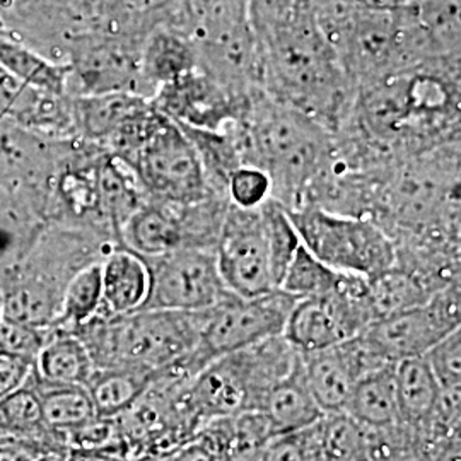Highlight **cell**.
<instances>
[{"label":"cell","mask_w":461,"mask_h":461,"mask_svg":"<svg viewBox=\"0 0 461 461\" xmlns=\"http://www.w3.org/2000/svg\"><path fill=\"white\" fill-rule=\"evenodd\" d=\"M373 321L367 279L344 274L339 287L329 294L297 299L282 337L297 352L306 354L348 340Z\"/></svg>","instance_id":"13"},{"label":"cell","mask_w":461,"mask_h":461,"mask_svg":"<svg viewBox=\"0 0 461 461\" xmlns=\"http://www.w3.org/2000/svg\"><path fill=\"white\" fill-rule=\"evenodd\" d=\"M460 280H455L428 303L379 318L364 330L363 335L390 363L422 357L460 329Z\"/></svg>","instance_id":"16"},{"label":"cell","mask_w":461,"mask_h":461,"mask_svg":"<svg viewBox=\"0 0 461 461\" xmlns=\"http://www.w3.org/2000/svg\"><path fill=\"white\" fill-rule=\"evenodd\" d=\"M4 445H19L14 438H11V436H7V434H4V432H0V446ZM23 446V445H21Z\"/></svg>","instance_id":"43"},{"label":"cell","mask_w":461,"mask_h":461,"mask_svg":"<svg viewBox=\"0 0 461 461\" xmlns=\"http://www.w3.org/2000/svg\"><path fill=\"white\" fill-rule=\"evenodd\" d=\"M33 366V361L28 359L0 356V398L21 388L30 378Z\"/></svg>","instance_id":"42"},{"label":"cell","mask_w":461,"mask_h":461,"mask_svg":"<svg viewBox=\"0 0 461 461\" xmlns=\"http://www.w3.org/2000/svg\"><path fill=\"white\" fill-rule=\"evenodd\" d=\"M116 245L95 230L47 224L19 262L0 270V316L33 329H51L68 282Z\"/></svg>","instance_id":"5"},{"label":"cell","mask_w":461,"mask_h":461,"mask_svg":"<svg viewBox=\"0 0 461 461\" xmlns=\"http://www.w3.org/2000/svg\"><path fill=\"white\" fill-rule=\"evenodd\" d=\"M215 260L222 282L238 296L279 289L260 207L240 209L230 203L215 243Z\"/></svg>","instance_id":"17"},{"label":"cell","mask_w":461,"mask_h":461,"mask_svg":"<svg viewBox=\"0 0 461 461\" xmlns=\"http://www.w3.org/2000/svg\"><path fill=\"white\" fill-rule=\"evenodd\" d=\"M120 161L132 169L150 200L190 203L215 194L207 185L190 139L163 113L140 146Z\"/></svg>","instance_id":"12"},{"label":"cell","mask_w":461,"mask_h":461,"mask_svg":"<svg viewBox=\"0 0 461 461\" xmlns=\"http://www.w3.org/2000/svg\"><path fill=\"white\" fill-rule=\"evenodd\" d=\"M260 412L276 436L310 428L325 415L306 383L301 356L296 366L270 388Z\"/></svg>","instance_id":"25"},{"label":"cell","mask_w":461,"mask_h":461,"mask_svg":"<svg viewBox=\"0 0 461 461\" xmlns=\"http://www.w3.org/2000/svg\"><path fill=\"white\" fill-rule=\"evenodd\" d=\"M296 301L282 289L253 297L238 296L230 291L207 310L197 346L176 363L161 369L159 376L190 381L222 356L279 337Z\"/></svg>","instance_id":"9"},{"label":"cell","mask_w":461,"mask_h":461,"mask_svg":"<svg viewBox=\"0 0 461 461\" xmlns=\"http://www.w3.org/2000/svg\"><path fill=\"white\" fill-rule=\"evenodd\" d=\"M460 140L381 166L367 219L395 249L460 253Z\"/></svg>","instance_id":"3"},{"label":"cell","mask_w":461,"mask_h":461,"mask_svg":"<svg viewBox=\"0 0 461 461\" xmlns=\"http://www.w3.org/2000/svg\"><path fill=\"white\" fill-rule=\"evenodd\" d=\"M439 445L402 424L376 432L371 461H432Z\"/></svg>","instance_id":"38"},{"label":"cell","mask_w":461,"mask_h":461,"mask_svg":"<svg viewBox=\"0 0 461 461\" xmlns=\"http://www.w3.org/2000/svg\"><path fill=\"white\" fill-rule=\"evenodd\" d=\"M258 96L247 98L238 95L197 67L180 79L161 86L150 103L158 112L182 127L224 131L240 122Z\"/></svg>","instance_id":"18"},{"label":"cell","mask_w":461,"mask_h":461,"mask_svg":"<svg viewBox=\"0 0 461 461\" xmlns=\"http://www.w3.org/2000/svg\"><path fill=\"white\" fill-rule=\"evenodd\" d=\"M28 383L38 395L47 428L59 436L62 445L67 432L83 428L84 424L98 417L93 400L83 384L50 383L40 378L34 373V367Z\"/></svg>","instance_id":"28"},{"label":"cell","mask_w":461,"mask_h":461,"mask_svg":"<svg viewBox=\"0 0 461 461\" xmlns=\"http://www.w3.org/2000/svg\"><path fill=\"white\" fill-rule=\"evenodd\" d=\"M257 461H323L320 420L303 430L274 436Z\"/></svg>","instance_id":"39"},{"label":"cell","mask_w":461,"mask_h":461,"mask_svg":"<svg viewBox=\"0 0 461 461\" xmlns=\"http://www.w3.org/2000/svg\"><path fill=\"white\" fill-rule=\"evenodd\" d=\"M165 21L190 41L200 70L247 98L264 93L249 0H173Z\"/></svg>","instance_id":"6"},{"label":"cell","mask_w":461,"mask_h":461,"mask_svg":"<svg viewBox=\"0 0 461 461\" xmlns=\"http://www.w3.org/2000/svg\"><path fill=\"white\" fill-rule=\"evenodd\" d=\"M443 395L460 398L461 330H455L424 354Z\"/></svg>","instance_id":"40"},{"label":"cell","mask_w":461,"mask_h":461,"mask_svg":"<svg viewBox=\"0 0 461 461\" xmlns=\"http://www.w3.org/2000/svg\"><path fill=\"white\" fill-rule=\"evenodd\" d=\"M0 67L21 83L45 91L68 93L67 64L51 60L4 32H0Z\"/></svg>","instance_id":"29"},{"label":"cell","mask_w":461,"mask_h":461,"mask_svg":"<svg viewBox=\"0 0 461 461\" xmlns=\"http://www.w3.org/2000/svg\"><path fill=\"white\" fill-rule=\"evenodd\" d=\"M303 247L330 268L373 279L395 265V245L369 219L304 205L287 211Z\"/></svg>","instance_id":"10"},{"label":"cell","mask_w":461,"mask_h":461,"mask_svg":"<svg viewBox=\"0 0 461 461\" xmlns=\"http://www.w3.org/2000/svg\"><path fill=\"white\" fill-rule=\"evenodd\" d=\"M34 373L50 383L83 384L95 373V363L81 339L70 330L51 327L34 359Z\"/></svg>","instance_id":"27"},{"label":"cell","mask_w":461,"mask_h":461,"mask_svg":"<svg viewBox=\"0 0 461 461\" xmlns=\"http://www.w3.org/2000/svg\"><path fill=\"white\" fill-rule=\"evenodd\" d=\"M178 127L195 148L209 188L219 195L228 197L230 176L240 166H243L240 144L230 125L224 131H202L182 125Z\"/></svg>","instance_id":"32"},{"label":"cell","mask_w":461,"mask_h":461,"mask_svg":"<svg viewBox=\"0 0 461 461\" xmlns=\"http://www.w3.org/2000/svg\"><path fill=\"white\" fill-rule=\"evenodd\" d=\"M367 287L375 321L420 306L438 293L420 276L396 264L376 277L367 279Z\"/></svg>","instance_id":"31"},{"label":"cell","mask_w":461,"mask_h":461,"mask_svg":"<svg viewBox=\"0 0 461 461\" xmlns=\"http://www.w3.org/2000/svg\"><path fill=\"white\" fill-rule=\"evenodd\" d=\"M260 212L264 217L274 274H276V279L280 287L282 277L291 264L297 248L301 245V238L289 217V212L280 205L279 202H276L272 198L267 200L260 207Z\"/></svg>","instance_id":"37"},{"label":"cell","mask_w":461,"mask_h":461,"mask_svg":"<svg viewBox=\"0 0 461 461\" xmlns=\"http://www.w3.org/2000/svg\"><path fill=\"white\" fill-rule=\"evenodd\" d=\"M149 101L131 93L74 96L76 135L106 150L118 132Z\"/></svg>","instance_id":"24"},{"label":"cell","mask_w":461,"mask_h":461,"mask_svg":"<svg viewBox=\"0 0 461 461\" xmlns=\"http://www.w3.org/2000/svg\"><path fill=\"white\" fill-rule=\"evenodd\" d=\"M101 314L139 312L149 294L148 265L129 248L116 245L101 260Z\"/></svg>","instance_id":"22"},{"label":"cell","mask_w":461,"mask_h":461,"mask_svg":"<svg viewBox=\"0 0 461 461\" xmlns=\"http://www.w3.org/2000/svg\"><path fill=\"white\" fill-rule=\"evenodd\" d=\"M60 144L0 118V188L30 205L43 222Z\"/></svg>","instance_id":"19"},{"label":"cell","mask_w":461,"mask_h":461,"mask_svg":"<svg viewBox=\"0 0 461 461\" xmlns=\"http://www.w3.org/2000/svg\"><path fill=\"white\" fill-rule=\"evenodd\" d=\"M460 60H436L356 91L335 139L367 161H393L460 140Z\"/></svg>","instance_id":"1"},{"label":"cell","mask_w":461,"mask_h":461,"mask_svg":"<svg viewBox=\"0 0 461 461\" xmlns=\"http://www.w3.org/2000/svg\"><path fill=\"white\" fill-rule=\"evenodd\" d=\"M272 198V182L257 166H240L230 176L228 200L240 209H258Z\"/></svg>","instance_id":"41"},{"label":"cell","mask_w":461,"mask_h":461,"mask_svg":"<svg viewBox=\"0 0 461 461\" xmlns=\"http://www.w3.org/2000/svg\"><path fill=\"white\" fill-rule=\"evenodd\" d=\"M101 262L87 265L67 285L60 313L53 327L76 330L101 310Z\"/></svg>","instance_id":"36"},{"label":"cell","mask_w":461,"mask_h":461,"mask_svg":"<svg viewBox=\"0 0 461 461\" xmlns=\"http://www.w3.org/2000/svg\"><path fill=\"white\" fill-rule=\"evenodd\" d=\"M146 34L91 33L72 40L64 53L68 93L72 96L131 93L148 98L140 74Z\"/></svg>","instance_id":"14"},{"label":"cell","mask_w":461,"mask_h":461,"mask_svg":"<svg viewBox=\"0 0 461 461\" xmlns=\"http://www.w3.org/2000/svg\"><path fill=\"white\" fill-rule=\"evenodd\" d=\"M0 118L49 140L76 139L74 98L17 81L0 67Z\"/></svg>","instance_id":"20"},{"label":"cell","mask_w":461,"mask_h":461,"mask_svg":"<svg viewBox=\"0 0 461 461\" xmlns=\"http://www.w3.org/2000/svg\"><path fill=\"white\" fill-rule=\"evenodd\" d=\"M375 436V430L346 412L325 413L320 419L323 461H371Z\"/></svg>","instance_id":"34"},{"label":"cell","mask_w":461,"mask_h":461,"mask_svg":"<svg viewBox=\"0 0 461 461\" xmlns=\"http://www.w3.org/2000/svg\"><path fill=\"white\" fill-rule=\"evenodd\" d=\"M306 383L323 413L344 412L354 384L364 376L363 361L348 339L337 346L301 354Z\"/></svg>","instance_id":"21"},{"label":"cell","mask_w":461,"mask_h":461,"mask_svg":"<svg viewBox=\"0 0 461 461\" xmlns=\"http://www.w3.org/2000/svg\"><path fill=\"white\" fill-rule=\"evenodd\" d=\"M197 55L178 30L161 19L149 30L140 51V74L148 98L165 86L197 68Z\"/></svg>","instance_id":"23"},{"label":"cell","mask_w":461,"mask_h":461,"mask_svg":"<svg viewBox=\"0 0 461 461\" xmlns=\"http://www.w3.org/2000/svg\"><path fill=\"white\" fill-rule=\"evenodd\" d=\"M45 226L30 205L0 188V270L19 262Z\"/></svg>","instance_id":"33"},{"label":"cell","mask_w":461,"mask_h":461,"mask_svg":"<svg viewBox=\"0 0 461 461\" xmlns=\"http://www.w3.org/2000/svg\"><path fill=\"white\" fill-rule=\"evenodd\" d=\"M203 312L139 310L129 314L98 313L74 331L96 369H137L156 375L197 346Z\"/></svg>","instance_id":"7"},{"label":"cell","mask_w":461,"mask_h":461,"mask_svg":"<svg viewBox=\"0 0 461 461\" xmlns=\"http://www.w3.org/2000/svg\"><path fill=\"white\" fill-rule=\"evenodd\" d=\"M230 129L243 165L257 166L268 175L272 200L285 211L312 203L335 156L333 133L265 93Z\"/></svg>","instance_id":"4"},{"label":"cell","mask_w":461,"mask_h":461,"mask_svg":"<svg viewBox=\"0 0 461 461\" xmlns=\"http://www.w3.org/2000/svg\"><path fill=\"white\" fill-rule=\"evenodd\" d=\"M144 262L149 294L140 310L203 312L230 293L219 274L215 249L183 248Z\"/></svg>","instance_id":"15"},{"label":"cell","mask_w":461,"mask_h":461,"mask_svg":"<svg viewBox=\"0 0 461 461\" xmlns=\"http://www.w3.org/2000/svg\"><path fill=\"white\" fill-rule=\"evenodd\" d=\"M342 276V272L320 262L301 243L282 277L279 289L296 299L325 296L339 287Z\"/></svg>","instance_id":"35"},{"label":"cell","mask_w":461,"mask_h":461,"mask_svg":"<svg viewBox=\"0 0 461 461\" xmlns=\"http://www.w3.org/2000/svg\"><path fill=\"white\" fill-rule=\"evenodd\" d=\"M154 375L137 369H95L86 383L95 411L103 419H115L127 412L133 403L148 392Z\"/></svg>","instance_id":"30"},{"label":"cell","mask_w":461,"mask_h":461,"mask_svg":"<svg viewBox=\"0 0 461 461\" xmlns=\"http://www.w3.org/2000/svg\"><path fill=\"white\" fill-rule=\"evenodd\" d=\"M344 412L375 432L402 426L396 398L395 363L384 364L359 379L348 395Z\"/></svg>","instance_id":"26"},{"label":"cell","mask_w":461,"mask_h":461,"mask_svg":"<svg viewBox=\"0 0 461 461\" xmlns=\"http://www.w3.org/2000/svg\"><path fill=\"white\" fill-rule=\"evenodd\" d=\"M264 93L335 133L356 89L318 26L312 0H249Z\"/></svg>","instance_id":"2"},{"label":"cell","mask_w":461,"mask_h":461,"mask_svg":"<svg viewBox=\"0 0 461 461\" xmlns=\"http://www.w3.org/2000/svg\"><path fill=\"white\" fill-rule=\"evenodd\" d=\"M299 356L279 335L205 366L182 388L195 434L217 419L260 412L270 388L296 366Z\"/></svg>","instance_id":"8"},{"label":"cell","mask_w":461,"mask_h":461,"mask_svg":"<svg viewBox=\"0 0 461 461\" xmlns=\"http://www.w3.org/2000/svg\"><path fill=\"white\" fill-rule=\"evenodd\" d=\"M230 202L209 194L190 203L148 198L120 230V245L142 258L183 248L215 249Z\"/></svg>","instance_id":"11"}]
</instances>
